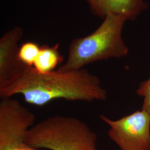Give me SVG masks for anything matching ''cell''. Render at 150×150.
Wrapping results in <instances>:
<instances>
[{"label":"cell","instance_id":"cell-1","mask_svg":"<svg viewBox=\"0 0 150 150\" xmlns=\"http://www.w3.org/2000/svg\"><path fill=\"white\" fill-rule=\"evenodd\" d=\"M22 95L25 102L42 106L55 100L70 101H105L106 90L100 79L85 69L62 70L59 68L47 74H40L33 67L22 64L0 82L1 99Z\"/></svg>","mask_w":150,"mask_h":150},{"label":"cell","instance_id":"cell-2","mask_svg":"<svg viewBox=\"0 0 150 150\" xmlns=\"http://www.w3.org/2000/svg\"><path fill=\"white\" fill-rule=\"evenodd\" d=\"M125 17L108 14L92 33L76 38L70 43L68 57L59 69L79 70L98 61L126 56L129 48L122 38Z\"/></svg>","mask_w":150,"mask_h":150},{"label":"cell","instance_id":"cell-3","mask_svg":"<svg viewBox=\"0 0 150 150\" xmlns=\"http://www.w3.org/2000/svg\"><path fill=\"white\" fill-rule=\"evenodd\" d=\"M97 134L85 122L72 116L54 115L35 123L26 141L48 150H97Z\"/></svg>","mask_w":150,"mask_h":150},{"label":"cell","instance_id":"cell-4","mask_svg":"<svg viewBox=\"0 0 150 150\" xmlns=\"http://www.w3.org/2000/svg\"><path fill=\"white\" fill-rule=\"evenodd\" d=\"M35 114L17 100L0 102V150H42L26 141L27 132L35 124Z\"/></svg>","mask_w":150,"mask_h":150},{"label":"cell","instance_id":"cell-5","mask_svg":"<svg viewBox=\"0 0 150 150\" xmlns=\"http://www.w3.org/2000/svg\"><path fill=\"white\" fill-rule=\"evenodd\" d=\"M100 118L109 126L108 136L120 150H150V113L141 109L118 120Z\"/></svg>","mask_w":150,"mask_h":150},{"label":"cell","instance_id":"cell-6","mask_svg":"<svg viewBox=\"0 0 150 150\" xmlns=\"http://www.w3.org/2000/svg\"><path fill=\"white\" fill-rule=\"evenodd\" d=\"M23 36L20 27L6 32L0 40V82L6 80L23 64L18 58V42Z\"/></svg>","mask_w":150,"mask_h":150},{"label":"cell","instance_id":"cell-7","mask_svg":"<svg viewBox=\"0 0 150 150\" xmlns=\"http://www.w3.org/2000/svg\"><path fill=\"white\" fill-rule=\"evenodd\" d=\"M147 7V4L144 0H97L91 9L102 18L111 13L123 16L127 20H133Z\"/></svg>","mask_w":150,"mask_h":150},{"label":"cell","instance_id":"cell-8","mask_svg":"<svg viewBox=\"0 0 150 150\" xmlns=\"http://www.w3.org/2000/svg\"><path fill=\"white\" fill-rule=\"evenodd\" d=\"M62 61L58 44L52 47L45 45L41 47L33 67L40 74H47L54 71Z\"/></svg>","mask_w":150,"mask_h":150},{"label":"cell","instance_id":"cell-9","mask_svg":"<svg viewBox=\"0 0 150 150\" xmlns=\"http://www.w3.org/2000/svg\"><path fill=\"white\" fill-rule=\"evenodd\" d=\"M41 47L37 43L27 42L22 43L18 50V58L23 64L33 67Z\"/></svg>","mask_w":150,"mask_h":150},{"label":"cell","instance_id":"cell-10","mask_svg":"<svg viewBox=\"0 0 150 150\" xmlns=\"http://www.w3.org/2000/svg\"><path fill=\"white\" fill-rule=\"evenodd\" d=\"M136 93L143 98L142 109L150 113V78L141 83Z\"/></svg>","mask_w":150,"mask_h":150},{"label":"cell","instance_id":"cell-11","mask_svg":"<svg viewBox=\"0 0 150 150\" xmlns=\"http://www.w3.org/2000/svg\"><path fill=\"white\" fill-rule=\"evenodd\" d=\"M88 1V2L89 3V4L91 6V8L93 6V5L95 4V3L96 2L97 0H87Z\"/></svg>","mask_w":150,"mask_h":150}]
</instances>
